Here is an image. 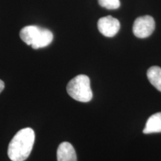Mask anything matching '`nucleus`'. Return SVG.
Instances as JSON below:
<instances>
[{
    "instance_id": "f257e3e1",
    "label": "nucleus",
    "mask_w": 161,
    "mask_h": 161,
    "mask_svg": "<svg viewBox=\"0 0 161 161\" xmlns=\"http://www.w3.org/2000/svg\"><path fill=\"white\" fill-rule=\"evenodd\" d=\"M35 140V134L31 128L19 130L10 142L8 155L11 161H24L31 154Z\"/></svg>"
},
{
    "instance_id": "f03ea898",
    "label": "nucleus",
    "mask_w": 161,
    "mask_h": 161,
    "mask_svg": "<svg viewBox=\"0 0 161 161\" xmlns=\"http://www.w3.org/2000/svg\"><path fill=\"white\" fill-rule=\"evenodd\" d=\"M19 37L24 43L31 46L34 49L48 46L53 40L54 36L49 29L36 25H29L23 28Z\"/></svg>"
},
{
    "instance_id": "7ed1b4c3",
    "label": "nucleus",
    "mask_w": 161,
    "mask_h": 161,
    "mask_svg": "<svg viewBox=\"0 0 161 161\" xmlns=\"http://www.w3.org/2000/svg\"><path fill=\"white\" fill-rule=\"evenodd\" d=\"M66 91L70 97L80 102H88L92 98L90 78L85 75L72 78L66 86Z\"/></svg>"
},
{
    "instance_id": "20e7f679",
    "label": "nucleus",
    "mask_w": 161,
    "mask_h": 161,
    "mask_svg": "<svg viewBox=\"0 0 161 161\" xmlns=\"http://www.w3.org/2000/svg\"><path fill=\"white\" fill-rule=\"evenodd\" d=\"M155 29V22L151 16L136 18L133 25V33L138 38H146L152 35Z\"/></svg>"
},
{
    "instance_id": "39448f33",
    "label": "nucleus",
    "mask_w": 161,
    "mask_h": 161,
    "mask_svg": "<svg viewBox=\"0 0 161 161\" xmlns=\"http://www.w3.org/2000/svg\"><path fill=\"white\" fill-rule=\"evenodd\" d=\"M98 29L100 33L105 37H114L119 31V21L111 16L102 17L98 21Z\"/></svg>"
},
{
    "instance_id": "423d86ee",
    "label": "nucleus",
    "mask_w": 161,
    "mask_h": 161,
    "mask_svg": "<svg viewBox=\"0 0 161 161\" xmlns=\"http://www.w3.org/2000/svg\"><path fill=\"white\" fill-rule=\"evenodd\" d=\"M58 161H77V155L74 147L68 142L59 145L57 151Z\"/></svg>"
},
{
    "instance_id": "0eeeda50",
    "label": "nucleus",
    "mask_w": 161,
    "mask_h": 161,
    "mask_svg": "<svg viewBox=\"0 0 161 161\" xmlns=\"http://www.w3.org/2000/svg\"><path fill=\"white\" fill-rule=\"evenodd\" d=\"M143 133L146 134L161 133V112L156 113L148 119Z\"/></svg>"
},
{
    "instance_id": "6e6552de",
    "label": "nucleus",
    "mask_w": 161,
    "mask_h": 161,
    "mask_svg": "<svg viewBox=\"0 0 161 161\" xmlns=\"http://www.w3.org/2000/svg\"><path fill=\"white\" fill-rule=\"evenodd\" d=\"M147 77L150 83L161 92V68L157 66L150 67L147 71Z\"/></svg>"
},
{
    "instance_id": "1a4fd4ad",
    "label": "nucleus",
    "mask_w": 161,
    "mask_h": 161,
    "mask_svg": "<svg viewBox=\"0 0 161 161\" xmlns=\"http://www.w3.org/2000/svg\"><path fill=\"white\" fill-rule=\"evenodd\" d=\"M100 6L108 10H115L120 7L119 0H98Z\"/></svg>"
},
{
    "instance_id": "9d476101",
    "label": "nucleus",
    "mask_w": 161,
    "mask_h": 161,
    "mask_svg": "<svg viewBox=\"0 0 161 161\" xmlns=\"http://www.w3.org/2000/svg\"><path fill=\"white\" fill-rule=\"evenodd\" d=\"M4 88H5V83L3 82V80H0V93L3 92Z\"/></svg>"
}]
</instances>
